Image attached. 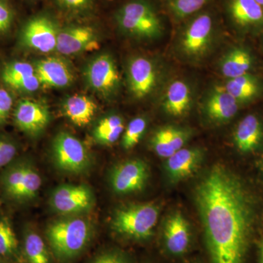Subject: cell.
Here are the masks:
<instances>
[{
  "label": "cell",
  "instance_id": "1",
  "mask_svg": "<svg viewBox=\"0 0 263 263\" xmlns=\"http://www.w3.org/2000/svg\"><path fill=\"white\" fill-rule=\"evenodd\" d=\"M194 195L212 263H245L257 207L245 181L226 166L216 164L197 183Z\"/></svg>",
  "mask_w": 263,
  "mask_h": 263
},
{
  "label": "cell",
  "instance_id": "2",
  "mask_svg": "<svg viewBox=\"0 0 263 263\" xmlns=\"http://www.w3.org/2000/svg\"><path fill=\"white\" fill-rule=\"evenodd\" d=\"M92 234L91 223L81 217L53 221L46 230V237L53 254L62 262L78 257L89 245Z\"/></svg>",
  "mask_w": 263,
  "mask_h": 263
},
{
  "label": "cell",
  "instance_id": "3",
  "mask_svg": "<svg viewBox=\"0 0 263 263\" xmlns=\"http://www.w3.org/2000/svg\"><path fill=\"white\" fill-rule=\"evenodd\" d=\"M160 209L153 203H138L118 209L112 219L116 233L132 239L142 240L153 235Z\"/></svg>",
  "mask_w": 263,
  "mask_h": 263
},
{
  "label": "cell",
  "instance_id": "4",
  "mask_svg": "<svg viewBox=\"0 0 263 263\" xmlns=\"http://www.w3.org/2000/svg\"><path fill=\"white\" fill-rule=\"evenodd\" d=\"M119 28L133 37L154 39L162 34V24L153 7L144 0L124 5L116 15Z\"/></svg>",
  "mask_w": 263,
  "mask_h": 263
},
{
  "label": "cell",
  "instance_id": "5",
  "mask_svg": "<svg viewBox=\"0 0 263 263\" xmlns=\"http://www.w3.org/2000/svg\"><path fill=\"white\" fill-rule=\"evenodd\" d=\"M52 157L57 168L67 174H82L91 164V157L84 143L67 132L55 137Z\"/></svg>",
  "mask_w": 263,
  "mask_h": 263
},
{
  "label": "cell",
  "instance_id": "6",
  "mask_svg": "<svg viewBox=\"0 0 263 263\" xmlns=\"http://www.w3.org/2000/svg\"><path fill=\"white\" fill-rule=\"evenodd\" d=\"M213 35L212 17L209 13H201L192 19L183 29L180 38V49L186 57L199 58L210 48Z\"/></svg>",
  "mask_w": 263,
  "mask_h": 263
},
{
  "label": "cell",
  "instance_id": "7",
  "mask_svg": "<svg viewBox=\"0 0 263 263\" xmlns=\"http://www.w3.org/2000/svg\"><path fill=\"white\" fill-rule=\"evenodd\" d=\"M60 30L56 24L46 15H38L29 19L20 33V43L24 47L49 53L57 49Z\"/></svg>",
  "mask_w": 263,
  "mask_h": 263
},
{
  "label": "cell",
  "instance_id": "8",
  "mask_svg": "<svg viewBox=\"0 0 263 263\" xmlns=\"http://www.w3.org/2000/svg\"><path fill=\"white\" fill-rule=\"evenodd\" d=\"M85 77L90 88L104 97L114 95L120 84V74L115 60L108 53L98 55L89 62Z\"/></svg>",
  "mask_w": 263,
  "mask_h": 263
},
{
  "label": "cell",
  "instance_id": "9",
  "mask_svg": "<svg viewBox=\"0 0 263 263\" xmlns=\"http://www.w3.org/2000/svg\"><path fill=\"white\" fill-rule=\"evenodd\" d=\"M95 197L86 185H62L52 193L51 205L53 210L64 215L87 212L94 205Z\"/></svg>",
  "mask_w": 263,
  "mask_h": 263
},
{
  "label": "cell",
  "instance_id": "10",
  "mask_svg": "<svg viewBox=\"0 0 263 263\" xmlns=\"http://www.w3.org/2000/svg\"><path fill=\"white\" fill-rule=\"evenodd\" d=\"M149 177L148 164L141 160H131L118 164L110 174V184L116 193L128 195L141 192Z\"/></svg>",
  "mask_w": 263,
  "mask_h": 263
},
{
  "label": "cell",
  "instance_id": "11",
  "mask_svg": "<svg viewBox=\"0 0 263 263\" xmlns=\"http://www.w3.org/2000/svg\"><path fill=\"white\" fill-rule=\"evenodd\" d=\"M100 48L98 35L89 26H72L60 30L56 51L61 54H78Z\"/></svg>",
  "mask_w": 263,
  "mask_h": 263
},
{
  "label": "cell",
  "instance_id": "12",
  "mask_svg": "<svg viewBox=\"0 0 263 263\" xmlns=\"http://www.w3.org/2000/svg\"><path fill=\"white\" fill-rule=\"evenodd\" d=\"M228 7L230 19L240 32H263V8L255 0H228Z\"/></svg>",
  "mask_w": 263,
  "mask_h": 263
},
{
  "label": "cell",
  "instance_id": "13",
  "mask_svg": "<svg viewBox=\"0 0 263 263\" xmlns=\"http://www.w3.org/2000/svg\"><path fill=\"white\" fill-rule=\"evenodd\" d=\"M15 124L26 134L36 136L47 127L50 114L44 104L32 100H22L13 112Z\"/></svg>",
  "mask_w": 263,
  "mask_h": 263
},
{
  "label": "cell",
  "instance_id": "14",
  "mask_svg": "<svg viewBox=\"0 0 263 263\" xmlns=\"http://www.w3.org/2000/svg\"><path fill=\"white\" fill-rule=\"evenodd\" d=\"M157 71L153 62L143 57L132 59L128 64L129 90L135 98H144L153 91L157 83Z\"/></svg>",
  "mask_w": 263,
  "mask_h": 263
},
{
  "label": "cell",
  "instance_id": "15",
  "mask_svg": "<svg viewBox=\"0 0 263 263\" xmlns=\"http://www.w3.org/2000/svg\"><path fill=\"white\" fill-rule=\"evenodd\" d=\"M1 79L11 89L23 93H32L41 87L34 66L23 61L10 62L1 71Z\"/></svg>",
  "mask_w": 263,
  "mask_h": 263
},
{
  "label": "cell",
  "instance_id": "16",
  "mask_svg": "<svg viewBox=\"0 0 263 263\" xmlns=\"http://www.w3.org/2000/svg\"><path fill=\"white\" fill-rule=\"evenodd\" d=\"M34 66L41 86L60 89L70 86L73 81V74L70 66L58 57L38 60Z\"/></svg>",
  "mask_w": 263,
  "mask_h": 263
},
{
  "label": "cell",
  "instance_id": "17",
  "mask_svg": "<svg viewBox=\"0 0 263 263\" xmlns=\"http://www.w3.org/2000/svg\"><path fill=\"white\" fill-rule=\"evenodd\" d=\"M233 140L240 153L247 155L259 149L263 143L262 119L253 114L246 116L235 128Z\"/></svg>",
  "mask_w": 263,
  "mask_h": 263
},
{
  "label": "cell",
  "instance_id": "18",
  "mask_svg": "<svg viewBox=\"0 0 263 263\" xmlns=\"http://www.w3.org/2000/svg\"><path fill=\"white\" fill-rule=\"evenodd\" d=\"M203 152L200 148H181L167 158L166 171L170 179L181 181L195 174L201 163Z\"/></svg>",
  "mask_w": 263,
  "mask_h": 263
},
{
  "label": "cell",
  "instance_id": "19",
  "mask_svg": "<svg viewBox=\"0 0 263 263\" xmlns=\"http://www.w3.org/2000/svg\"><path fill=\"white\" fill-rule=\"evenodd\" d=\"M240 105L224 87H217L208 95L204 110L213 122H227L236 115Z\"/></svg>",
  "mask_w": 263,
  "mask_h": 263
},
{
  "label": "cell",
  "instance_id": "20",
  "mask_svg": "<svg viewBox=\"0 0 263 263\" xmlns=\"http://www.w3.org/2000/svg\"><path fill=\"white\" fill-rule=\"evenodd\" d=\"M164 245L169 253L181 255L188 250L190 229L182 214L175 213L166 221L164 230Z\"/></svg>",
  "mask_w": 263,
  "mask_h": 263
},
{
  "label": "cell",
  "instance_id": "21",
  "mask_svg": "<svg viewBox=\"0 0 263 263\" xmlns=\"http://www.w3.org/2000/svg\"><path fill=\"white\" fill-rule=\"evenodd\" d=\"M193 95L190 86L182 80H176L166 89L162 106L169 115L180 117L190 110Z\"/></svg>",
  "mask_w": 263,
  "mask_h": 263
},
{
  "label": "cell",
  "instance_id": "22",
  "mask_svg": "<svg viewBox=\"0 0 263 263\" xmlns=\"http://www.w3.org/2000/svg\"><path fill=\"white\" fill-rule=\"evenodd\" d=\"M254 65L252 52L245 46H236L230 49L220 63L221 73L228 79L249 73Z\"/></svg>",
  "mask_w": 263,
  "mask_h": 263
},
{
  "label": "cell",
  "instance_id": "23",
  "mask_svg": "<svg viewBox=\"0 0 263 263\" xmlns=\"http://www.w3.org/2000/svg\"><path fill=\"white\" fill-rule=\"evenodd\" d=\"M98 110L94 100L86 95H75L69 97L63 105L65 116L72 124L79 127L88 125Z\"/></svg>",
  "mask_w": 263,
  "mask_h": 263
},
{
  "label": "cell",
  "instance_id": "24",
  "mask_svg": "<svg viewBox=\"0 0 263 263\" xmlns=\"http://www.w3.org/2000/svg\"><path fill=\"white\" fill-rule=\"evenodd\" d=\"M223 87L240 104L253 101L260 96L263 91L262 81L250 72L228 79Z\"/></svg>",
  "mask_w": 263,
  "mask_h": 263
},
{
  "label": "cell",
  "instance_id": "25",
  "mask_svg": "<svg viewBox=\"0 0 263 263\" xmlns=\"http://www.w3.org/2000/svg\"><path fill=\"white\" fill-rule=\"evenodd\" d=\"M124 130V120L120 116L104 117L95 126L93 136L95 141L103 145H111L117 142Z\"/></svg>",
  "mask_w": 263,
  "mask_h": 263
},
{
  "label": "cell",
  "instance_id": "26",
  "mask_svg": "<svg viewBox=\"0 0 263 263\" xmlns=\"http://www.w3.org/2000/svg\"><path fill=\"white\" fill-rule=\"evenodd\" d=\"M27 163L28 162L27 161L15 162L8 167L2 176V184L5 193L10 198L17 201H19Z\"/></svg>",
  "mask_w": 263,
  "mask_h": 263
},
{
  "label": "cell",
  "instance_id": "27",
  "mask_svg": "<svg viewBox=\"0 0 263 263\" xmlns=\"http://www.w3.org/2000/svg\"><path fill=\"white\" fill-rule=\"evenodd\" d=\"M24 248L29 263H51L46 243L35 232L29 231L26 234Z\"/></svg>",
  "mask_w": 263,
  "mask_h": 263
},
{
  "label": "cell",
  "instance_id": "28",
  "mask_svg": "<svg viewBox=\"0 0 263 263\" xmlns=\"http://www.w3.org/2000/svg\"><path fill=\"white\" fill-rule=\"evenodd\" d=\"M41 184H42V179L41 176L38 174L37 170L34 168V166L28 162L19 201H27L34 198L41 189Z\"/></svg>",
  "mask_w": 263,
  "mask_h": 263
},
{
  "label": "cell",
  "instance_id": "29",
  "mask_svg": "<svg viewBox=\"0 0 263 263\" xmlns=\"http://www.w3.org/2000/svg\"><path fill=\"white\" fill-rule=\"evenodd\" d=\"M18 240L9 221L0 220V256L14 255L18 252Z\"/></svg>",
  "mask_w": 263,
  "mask_h": 263
},
{
  "label": "cell",
  "instance_id": "30",
  "mask_svg": "<svg viewBox=\"0 0 263 263\" xmlns=\"http://www.w3.org/2000/svg\"><path fill=\"white\" fill-rule=\"evenodd\" d=\"M211 0H167L169 9L176 18L183 19L201 9Z\"/></svg>",
  "mask_w": 263,
  "mask_h": 263
},
{
  "label": "cell",
  "instance_id": "31",
  "mask_svg": "<svg viewBox=\"0 0 263 263\" xmlns=\"http://www.w3.org/2000/svg\"><path fill=\"white\" fill-rule=\"evenodd\" d=\"M147 122L144 118L137 117L129 123L122 137V146L130 149L138 144L146 130Z\"/></svg>",
  "mask_w": 263,
  "mask_h": 263
},
{
  "label": "cell",
  "instance_id": "32",
  "mask_svg": "<svg viewBox=\"0 0 263 263\" xmlns=\"http://www.w3.org/2000/svg\"><path fill=\"white\" fill-rule=\"evenodd\" d=\"M151 144L156 154L162 158H169L175 153L170 145L164 127L155 132L151 140Z\"/></svg>",
  "mask_w": 263,
  "mask_h": 263
},
{
  "label": "cell",
  "instance_id": "33",
  "mask_svg": "<svg viewBox=\"0 0 263 263\" xmlns=\"http://www.w3.org/2000/svg\"><path fill=\"white\" fill-rule=\"evenodd\" d=\"M167 135V139L171 148L175 152H177L184 146L185 143L188 141L190 133L186 129L182 128L173 127V126H167L164 127Z\"/></svg>",
  "mask_w": 263,
  "mask_h": 263
},
{
  "label": "cell",
  "instance_id": "34",
  "mask_svg": "<svg viewBox=\"0 0 263 263\" xmlns=\"http://www.w3.org/2000/svg\"><path fill=\"white\" fill-rule=\"evenodd\" d=\"M18 147L13 140L0 136V169L10 163L15 157Z\"/></svg>",
  "mask_w": 263,
  "mask_h": 263
},
{
  "label": "cell",
  "instance_id": "35",
  "mask_svg": "<svg viewBox=\"0 0 263 263\" xmlns=\"http://www.w3.org/2000/svg\"><path fill=\"white\" fill-rule=\"evenodd\" d=\"M14 10L8 0H0V34L8 32L14 22Z\"/></svg>",
  "mask_w": 263,
  "mask_h": 263
},
{
  "label": "cell",
  "instance_id": "36",
  "mask_svg": "<svg viewBox=\"0 0 263 263\" xmlns=\"http://www.w3.org/2000/svg\"><path fill=\"white\" fill-rule=\"evenodd\" d=\"M13 106V95L8 90L0 88V125L8 120Z\"/></svg>",
  "mask_w": 263,
  "mask_h": 263
},
{
  "label": "cell",
  "instance_id": "37",
  "mask_svg": "<svg viewBox=\"0 0 263 263\" xmlns=\"http://www.w3.org/2000/svg\"><path fill=\"white\" fill-rule=\"evenodd\" d=\"M57 4L69 11L82 12L90 9L92 0H57Z\"/></svg>",
  "mask_w": 263,
  "mask_h": 263
},
{
  "label": "cell",
  "instance_id": "38",
  "mask_svg": "<svg viewBox=\"0 0 263 263\" xmlns=\"http://www.w3.org/2000/svg\"><path fill=\"white\" fill-rule=\"evenodd\" d=\"M91 263H129L122 254L117 252H108L100 254Z\"/></svg>",
  "mask_w": 263,
  "mask_h": 263
},
{
  "label": "cell",
  "instance_id": "39",
  "mask_svg": "<svg viewBox=\"0 0 263 263\" xmlns=\"http://www.w3.org/2000/svg\"><path fill=\"white\" fill-rule=\"evenodd\" d=\"M259 263H263V245L261 243H259Z\"/></svg>",
  "mask_w": 263,
  "mask_h": 263
},
{
  "label": "cell",
  "instance_id": "40",
  "mask_svg": "<svg viewBox=\"0 0 263 263\" xmlns=\"http://www.w3.org/2000/svg\"><path fill=\"white\" fill-rule=\"evenodd\" d=\"M258 4L260 5L263 8V0H255Z\"/></svg>",
  "mask_w": 263,
  "mask_h": 263
},
{
  "label": "cell",
  "instance_id": "41",
  "mask_svg": "<svg viewBox=\"0 0 263 263\" xmlns=\"http://www.w3.org/2000/svg\"><path fill=\"white\" fill-rule=\"evenodd\" d=\"M262 170H263V160H262Z\"/></svg>",
  "mask_w": 263,
  "mask_h": 263
},
{
  "label": "cell",
  "instance_id": "42",
  "mask_svg": "<svg viewBox=\"0 0 263 263\" xmlns=\"http://www.w3.org/2000/svg\"><path fill=\"white\" fill-rule=\"evenodd\" d=\"M262 49H263V39H262Z\"/></svg>",
  "mask_w": 263,
  "mask_h": 263
},
{
  "label": "cell",
  "instance_id": "43",
  "mask_svg": "<svg viewBox=\"0 0 263 263\" xmlns=\"http://www.w3.org/2000/svg\"><path fill=\"white\" fill-rule=\"evenodd\" d=\"M261 243H262V245H263V240H262V241L260 242Z\"/></svg>",
  "mask_w": 263,
  "mask_h": 263
}]
</instances>
